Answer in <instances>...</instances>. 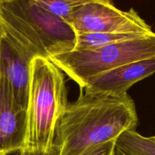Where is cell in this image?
<instances>
[{
    "label": "cell",
    "instance_id": "obj_9",
    "mask_svg": "<svg viewBox=\"0 0 155 155\" xmlns=\"http://www.w3.org/2000/svg\"><path fill=\"white\" fill-rule=\"evenodd\" d=\"M116 150L123 155H155V141L136 130H127L117 139Z\"/></svg>",
    "mask_w": 155,
    "mask_h": 155
},
{
    "label": "cell",
    "instance_id": "obj_3",
    "mask_svg": "<svg viewBox=\"0 0 155 155\" xmlns=\"http://www.w3.org/2000/svg\"><path fill=\"white\" fill-rule=\"evenodd\" d=\"M0 21L6 31L37 56L49 58L75 48L77 34L72 27L34 0L0 1Z\"/></svg>",
    "mask_w": 155,
    "mask_h": 155
},
{
    "label": "cell",
    "instance_id": "obj_7",
    "mask_svg": "<svg viewBox=\"0 0 155 155\" xmlns=\"http://www.w3.org/2000/svg\"><path fill=\"white\" fill-rule=\"evenodd\" d=\"M27 133V110L15 101L7 83L0 77V155L24 149Z\"/></svg>",
    "mask_w": 155,
    "mask_h": 155
},
{
    "label": "cell",
    "instance_id": "obj_8",
    "mask_svg": "<svg viewBox=\"0 0 155 155\" xmlns=\"http://www.w3.org/2000/svg\"><path fill=\"white\" fill-rule=\"evenodd\" d=\"M155 73V57L137 61L102 73L87 82V93H110L123 95L140 80Z\"/></svg>",
    "mask_w": 155,
    "mask_h": 155
},
{
    "label": "cell",
    "instance_id": "obj_15",
    "mask_svg": "<svg viewBox=\"0 0 155 155\" xmlns=\"http://www.w3.org/2000/svg\"><path fill=\"white\" fill-rule=\"evenodd\" d=\"M115 155H123L122 154H121V153H120L119 151H117L116 150V154H115Z\"/></svg>",
    "mask_w": 155,
    "mask_h": 155
},
{
    "label": "cell",
    "instance_id": "obj_10",
    "mask_svg": "<svg viewBox=\"0 0 155 155\" xmlns=\"http://www.w3.org/2000/svg\"><path fill=\"white\" fill-rule=\"evenodd\" d=\"M148 35V34H147ZM142 34L119 33H90L77 35L74 50H89L101 48L110 44L136 39Z\"/></svg>",
    "mask_w": 155,
    "mask_h": 155
},
{
    "label": "cell",
    "instance_id": "obj_4",
    "mask_svg": "<svg viewBox=\"0 0 155 155\" xmlns=\"http://www.w3.org/2000/svg\"><path fill=\"white\" fill-rule=\"evenodd\" d=\"M155 57V33L89 50H73L48 59L81 89L93 77L123 65Z\"/></svg>",
    "mask_w": 155,
    "mask_h": 155
},
{
    "label": "cell",
    "instance_id": "obj_6",
    "mask_svg": "<svg viewBox=\"0 0 155 155\" xmlns=\"http://www.w3.org/2000/svg\"><path fill=\"white\" fill-rule=\"evenodd\" d=\"M36 56L32 50L5 30L2 40L1 75L7 83L15 101L26 110L30 64Z\"/></svg>",
    "mask_w": 155,
    "mask_h": 155
},
{
    "label": "cell",
    "instance_id": "obj_14",
    "mask_svg": "<svg viewBox=\"0 0 155 155\" xmlns=\"http://www.w3.org/2000/svg\"><path fill=\"white\" fill-rule=\"evenodd\" d=\"M5 34V29L0 21V77H1V51H2V40Z\"/></svg>",
    "mask_w": 155,
    "mask_h": 155
},
{
    "label": "cell",
    "instance_id": "obj_5",
    "mask_svg": "<svg viewBox=\"0 0 155 155\" xmlns=\"http://www.w3.org/2000/svg\"><path fill=\"white\" fill-rule=\"evenodd\" d=\"M67 22L76 34L119 33L147 35L152 28L131 8L122 11L110 0H93L86 3L70 16Z\"/></svg>",
    "mask_w": 155,
    "mask_h": 155
},
{
    "label": "cell",
    "instance_id": "obj_11",
    "mask_svg": "<svg viewBox=\"0 0 155 155\" xmlns=\"http://www.w3.org/2000/svg\"><path fill=\"white\" fill-rule=\"evenodd\" d=\"M45 10L68 21L77 9L93 0H34Z\"/></svg>",
    "mask_w": 155,
    "mask_h": 155
},
{
    "label": "cell",
    "instance_id": "obj_1",
    "mask_svg": "<svg viewBox=\"0 0 155 155\" xmlns=\"http://www.w3.org/2000/svg\"><path fill=\"white\" fill-rule=\"evenodd\" d=\"M139 123L136 105L128 93H87L68 104L59 117L53 145L61 155H80L101 144L117 140Z\"/></svg>",
    "mask_w": 155,
    "mask_h": 155
},
{
    "label": "cell",
    "instance_id": "obj_13",
    "mask_svg": "<svg viewBox=\"0 0 155 155\" xmlns=\"http://www.w3.org/2000/svg\"><path fill=\"white\" fill-rule=\"evenodd\" d=\"M18 155H61V151L58 147L53 145L48 151L42 150H22Z\"/></svg>",
    "mask_w": 155,
    "mask_h": 155
},
{
    "label": "cell",
    "instance_id": "obj_17",
    "mask_svg": "<svg viewBox=\"0 0 155 155\" xmlns=\"http://www.w3.org/2000/svg\"><path fill=\"white\" fill-rule=\"evenodd\" d=\"M0 1H2V0H0Z\"/></svg>",
    "mask_w": 155,
    "mask_h": 155
},
{
    "label": "cell",
    "instance_id": "obj_2",
    "mask_svg": "<svg viewBox=\"0 0 155 155\" xmlns=\"http://www.w3.org/2000/svg\"><path fill=\"white\" fill-rule=\"evenodd\" d=\"M68 104L63 71L50 59L36 56L30 64L27 133L23 150L48 151L52 148L58 120Z\"/></svg>",
    "mask_w": 155,
    "mask_h": 155
},
{
    "label": "cell",
    "instance_id": "obj_16",
    "mask_svg": "<svg viewBox=\"0 0 155 155\" xmlns=\"http://www.w3.org/2000/svg\"><path fill=\"white\" fill-rule=\"evenodd\" d=\"M151 138H152V139H154V140L155 141V136H152V137H151Z\"/></svg>",
    "mask_w": 155,
    "mask_h": 155
},
{
    "label": "cell",
    "instance_id": "obj_12",
    "mask_svg": "<svg viewBox=\"0 0 155 155\" xmlns=\"http://www.w3.org/2000/svg\"><path fill=\"white\" fill-rule=\"evenodd\" d=\"M115 154L116 140H112L93 147L80 155H115Z\"/></svg>",
    "mask_w": 155,
    "mask_h": 155
}]
</instances>
